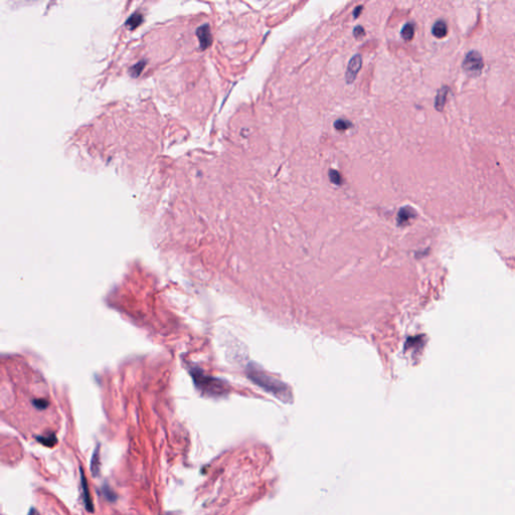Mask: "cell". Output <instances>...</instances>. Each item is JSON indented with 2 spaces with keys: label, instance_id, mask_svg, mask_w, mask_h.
I'll use <instances>...</instances> for the list:
<instances>
[{
  "label": "cell",
  "instance_id": "6da1fadb",
  "mask_svg": "<svg viewBox=\"0 0 515 515\" xmlns=\"http://www.w3.org/2000/svg\"><path fill=\"white\" fill-rule=\"evenodd\" d=\"M249 378L259 387L263 388L267 392L273 394L284 402H290L292 400V393L290 389L282 382L274 379L271 376L263 373L255 366H250Z\"/></svg>",
  "mask_w": 515,
  "mask_h": 515
},
{
  "label": "cell",
  "instance_id": "7a4b0ae2",
  "mask_svg": "<svg viewBox=\"0 0 515 515\" xmlns=\"http://www.w3.org/2000/svg\"><path fill=\"white\" fill-rule=\"evenodd\" d=\"M483 65V58L478 51L472 50L468 52L463 60V68L470 73H479L482 70Z\"/></svg>",
  "mask_w": 515,
  "mask_h": 515
},
{
  "label": "cell",
  "instance_id": "3957f363",
  "mask_svg": "<svg viewBox=\"0 0 515 515\" xmlns=\"http://www.w3.org/2000/svg\"><path fill=\"white\" fill-rule=\"evenodd\" d=\"M361 64H362V59L359 54H355L354 56L351 57V59L348 62V66H347L346 75H345V79L348 84H351L354 82L358 71L361 68Z\"/></svg>",
  "mask_w": 515,
  "mask_h": 515
},
{
  "label": "cell",
  "instance_id": "277c9868",
  "mask_svg": "<svg viewBox=\"0 0 515 515\" xmlns=\"http://www.w3.org/2000/svg\"><path fill=\"white\" fill-rule=\"evenodd\" d=\"M196 35L199 40V46L201 49H206L210 46L212 42V35L210 32V27L207 23L199 26L196 29Z\"/></svg>",
  "mask_w": 515,
  "mask_h": 515
},
{
  "label": "cell",
  "instance_id": "5b68a950",
  "mask_svg": "<svg viewBox=\"0 0 515 515\" xmlns=\"http://www.w3.org/2000/svg\"><path fill=\"white\" fill-rule=\"evenodd\" d=\"M80 472H81V485H82L84 503H85L86 509L89 512H93L94 511V504H93V501H92V498H91V495H90V489H89V486H88L87 479H86V476H85L83 468H80Z\"/></svg>",
  "mask_w": 515,
  "mask_h": 515
},
{
  "label": "cell",
  "instance_id": "8992f818",
  "mask_svg": "<svg viewBox=\"0 0 515 515\" xmlns=\"http://www.w3.org/2000/svg\"><path fill=\"white\" fill-rule=\"evenodd\" d=\"M417 215L416 211L414 210V208L410 207V206H405V207H402L398 213V225L400 226H405L407 225L411 219L415 218Z\"/></svg>",
  "mask_w": 515,
  "mask_h": 515
},
{
  "label": "cell",
  "instance_id": "52a82bcc",
  "mask_svg": "<svg viewBox=\"0 0 515 515\" xmlns=\"http://www.w3.org/2000/svg\"><path fill=\"white\" fill-rule=\"evenodd\" d=\"M432 32H433L434 36H436L437 38L445 37L447 35V32H448L447 23L444 20H442V19L436 21L435 24L432 27Z\"/></svg>",
  "mask_w": 515,
  "mask_h": 515
},
{
  "label": "cell",
  "instance_id": "ba28073f",
  "mask_svg": "<svg viewBox=\"0 0 515 515\" xmlns=\"http://www.w3.org/2000/svg\"><path fill=\"white\" fill-rule=\"evenodd\" d=\"M448 93H449V88L448 87H442L438 91L437 96H436V100H435V107H436V109L438 111H442L444 109Z\"/></svg>",
  "mask_w": 515,
  "mask_h": 515
},
{
  "label": "cell",
  "instance_id": "9c48e42d",
  "mask_svg": "<svg viewBox=\"0 0 515 515\" xmlns=\"http://www.w3.org/2000/svg\"><path fill=\"white\" fill-rule=\"evenodd\" d=\"M100 466H101V463H100V447H96L95 451H94V454L92 456V460H91V472L93 474L94 477L96 476H99L100 474Z\"/></svg>",
  "mask_w": 515,
  "mask_h": 515
},
{
  "label": "cell",
  "instance_id": "30bf717a",
  "mask_svg": "<svg viewBox=\"0 0 515 515\" xmlns=\"http://www.w3.org/2000/svg\"><path fill=\"white\" fill-rule=\"evenodd\" d=\"M401 35L407 41L412 40L415 35V24L413 22L406 23L401 31Z\"/></svg>",
  "mask_w": 515,
  "mask_h": 515
},
{
  "label": "cell",
  "instance_id": "8fae6325",
  "mask_svg": "<svg viewBox=\"0 0 515 515\" xmlns=\"http://www.w3.org/2000/svg\"><path fill=\"white\" fill-rule=\"evenodd\" d=\"M143 20V16L141 13L139 12H136V13H133L126 21V25L129 29L133 30L135 29L137 26H139V24L142 22Z\"/></svg>",
  "mask_w": 515,
  "mask_h": 515
},
{
  "label": "cell",
  "instance_id": "7c38bea8",
  "mask_svg": "<svg viewBox=\"0 0 515 515\" xmlns=\"http://www.w3.org/2000/svg\"><path fill=\"white\" fill-rule=\"evenodd\" d=\"M36 440L43 446L45 447H48V448H52L53 446H55V444L57 443V439L55 437L54 434H50L48 436H41V437H37Z\"/></svg>",
  "mask_w": 515,
  "mask_h": 515
},
{
  "label": "cell",
  "instance_id": "4fadbf2b",
  "mask_svg": "<svg viewBox=\"0 0 515 515\" xmlns=\"http://www.w3.org/2000/svg\"><path fill=\"white\" fill-rule=\"evenodd\" d=\"M352 127V123L345 119H338L334 122V128L337 131H346Z\"/></svg>",
  "mask_w": 515,
  "mask_h": 515
},
{
  "label": "cell",
  "instance_id": "5bb4252c",
  "mask_svg": "<svg viewBox=\"0 0 515 515\" xmlns=\"http://www.w3.org/2000/svg\"><path fill=\"white\" fill-rule=\"evenodd\" d=\"M328 176H329L330 181L336 185H341L343 182L341 174L335 169H330L328 172Z\"/></svg>",
  "mask_w": 515,
  "mask_h": 515
},
{
  "label": "cell",
  "instance_id": "9a60e30c",
  "mask_svg": "<svg viewBox=\"0 0 515 515\" xmlns=\"http://www.w3.org/2000/svg\"><path fill=\"white\" fill-rule=\"evenodd\" d=\"M102 491H103V494H104L105 498H107V500H109V501H116L117 495L112 491V489L108 485H104L103 488H102Z\"/></svg>",
  "mask_w": 515,
  "mask_h": 515
},
{
  "label": "cell",
  "instance_id": "2e32d148",
  "mask_svg": "<svg viewBox=\"0 0 515 515\" xmlns=\"http://www.w3.org/2000/svg\"><path fill=\"white\" fill-rule=\"evenodd\" d=\"M144 63H145L144 61H140L139 63H137V64H135L134 66H132V67H131V73H132V76H134V77L139 76V75H140V72L142 71L143 67H144Z\"/></svg>",
  "mask_w": 515,
  "mask_h": 515
},
{
  "label": "cell",
  "instance_id": "e0dca14e",
  "mask_svg": "<svg viewBox=\"0 0 515 515\" xmlns=\"http://www.w3.org/2000/svg\"><path fill=\"white\" fill-rule=\"evenodd\" d=\"M353 34L355 37H360L362 35H364V29L362 26H356L353 30Z\"/></svg>",
  "mask_w": 515,
  "mask_h": 515
},
{
  "label": "cell",
  "instance_id": "ac0fdd59",
  "mask_svg": "<svg viewBox=\"0 0 515 515\" xmlns=\"http://www.w3.org/2000/svg\"><path fill=\"white\" fill-rule=\"evenodd\" d=\"M361 11H362V6H361V5H359V6L355 7V9H354V11H353V17L356 19V18L360 15Z\"/></svg>",
  "mask_w": 515,
  "mask_h": 515
},
{
  "label": "cell",
  "instance_id": "d6986e66",
  "mask_svg": "<svg viewBox=\"0 0 515 515\" xmlns=\"http://www.w3.org/2000/svg\"><path fill=\"white\" fill-rule=\"evenodd\" d=\"M27 515H39V513H38V511H37L35 508L31 507V508L29 509V512H28V514Z\"/></svg>",
  "mask_w": 515,
  "mask_h": 515
}]
</instances>
